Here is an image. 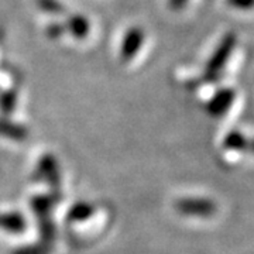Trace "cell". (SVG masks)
Returning <instances> with one entry per match:
<instances>
[{
  "label": "cell",
  "mask_w": 254,
  "mask_h": 254,
  "mask_svg": "<svg viewBox=\"0 0 254 254\" xmlns=\"http://www.w3.org/2000/svg\"><path fill=\"white\" fill-rule=\"evenodd\" d=\"M236 44L237 37L235 33H227L222 37V40L219 41V44L213 50L210 58L205 65V72H203L205 81L213 82L218 79V76L225 69L226 64L229 63L230 57L233 54Z\"/></svg>",
  "instance_id": "6da1fadb"
},
{
  "label": "cell",
  "mask_w": 254,
  "mask_h": 254,
  "mask_svg": "<svg viewBox=\"0 0 254 254\" xmlns=\"http://www.w3.org/2000/svg\"><path fill=\"white\" fill-rule=\"evenodd\" d=\"M144 31L143 28L133 26L127 30L122 40V46H120V58L123 63L131 61L138 51L141 50V47L144 44Z\"/></svg>",
  "instance_id": "7a4b0ae2"
},
{
  "label": "cell",
  "mask_w": 254,
  "mask_h": 254,
  "mask_svg": "<svg viewBox=\"0 0 254 254\" xmlns=\"http://www.w3.org/2000/svg\"><path fill=\"white\" fill-rule=\"evenodd\" d=\"M235 99H236V92L233 88H220L208 100L206 110L209 115H212L215 118H220V116L226 115L227 110L232 108Z\"/></svg>",
  "instance_id": "3957f363"
},
{
  "label": "cell",
  "mask_w": 254,
  "mask_h": 254,
  "mask_svg": "<svg viewBox=\"0 0 254 254\" xmlns=\"http://www.w3.org/2000/svg\"><path fill=\"white\" fill-rule=\"evenodd\" d=\"M64 26H65V31L71 37H73L75 40H85L91 33L89 20H88V17L79 14V13L69 14L65 20Z\"/></svg>",
  "instance_id": "277c9868"
},
{
  "label": "cell",
  "mask_w": 254,
  "mask_h": 254,
  "mask_svg": "<svg viewBox=\"0 0 254 254\" xmlns=\"http://www.w3.org/2000/svg\"><path fill=\"white\" fill-rule=\"evenodd\" d=\"M0 134L13 140H24L27 136V130L18 123H13L7 119H0Z\"/></svg>",
  "instance_id": "5b68a950"
},
{
  "label": "cell",
  "mask_w": 254,
  "mask_h": 254,
  "mask_svg": "<svg viewBox=\"0 0 254 254\" xmlns=\"http://www.w3.org/2000/svg\"><path fill=\"white\" fill-rule=\"evenodd\" d=\"M36 6L43 13L50 16H63L65 14V6L60 0H36Z\"/></svg>",
  "instance_id": "8992f818"
},
{
  "label": "cell",
  "mask_w": 254,
  "mask_h": 254,
  "mask_svg": "<svg viewBox=\"0 0 254 254\" xmlns=\"http://www.w3.org/2000/svg\"><path fill=\"white\" fill-rule=\"evenodd\" d=\"M17 105V92L7 89L0 95V110L3 115H10Z\"/></svg>",
  "instance_id": "52a82bcc"
},
{
  "label": "cell",
  "mask_w": 254,
  "mask_h": 254,
  "mask_svg": "<svg viewBox=\"0 0 254 254\" xmlns=\"http://www.w3.org/2000/svg\"><path fill=\"white\" fill-rule=\"evenodd\" d=\"M246 144H247V141H246L245 136L242 133H239V131H232L225 138V145H226L227 148L243 150V148H246Z\"/></svg>",
  "instance_id": "ba28073f"
},
{
  "label": "cell",
  "mask_w": 254,
  "mask_h": 254,
  "mask_svg": "<svg viewBox=\"0 0 254 254\" xmlns=\"http://www.w3.org/2000/svg\"><path fill=\"white\" fill-rule=\"evenodd\" d=\"M65 26L64 23H60V21H53L50 23L46 27V36L50 38V40H58L65 34Z\"/></svg>",
  "instance_id": "9c48e42d"
},
{
  "label": "cell",
  "mask_w": 254,
  "mask_h": 254,
  "mask_svg": "<svg viewBox=\"0 0 254 254\" xmlns=\"http://www.w3.org/2000/svg\"><path fill=\"white\" fill-rule=\"evenodd\" d=\"M226 4L239 10H250L253 6V0H226Z\"/></svg>",
  "instance_id": "30bf717a"
},
{
  "label": "cell",
  "mask_w": 254,
  "mask_h": 254,
  "mask_svg": "<svg viewBox=\"0 0 254 254\" xmlns=\"http://www.w3.org/2000/svg\"><path fill=\"white\" fill-rule=\"evenodd\" d=\"M188 3H190V0H168V6L174 11H181L182 9H185L188 6Z\"/></svg>",
  "instance_id": "8fae6325"
}]
</instances>
